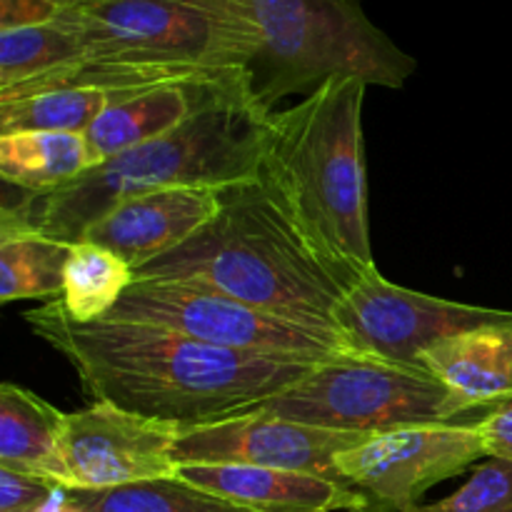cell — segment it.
<instances>
[{
  "instance_id": "1",
  "label": "cell",
  "mask_w": 512,
  "mask_h": 512,
  "mask_svg": "<svg viewBox=\"0 0 512 512\" xmlns=\"http://www.w3.org/2000/svg\"><path fill=\"white\" fill-rule=\"evenodd\" d=\"M25 320L73 365L95 403L180 428L248 413L315 368L218 348L135 320L78 323L60 298L25 313Z\"/></svg>"
},
{
  "instance_id": "2",
  "label": "cell",
  "mask_w": 512,
  "mask_h": 512,
  "mask_svg": "<svg viewBox=\"0 0 512 512\" xmlns=\"http://www.w3.org/2000/svg\"><path fill=\"white\" fill-rule=\"evenodd\" d=\"M360 78H330L300 103L273 110L260 183L278 198L345 288L375 273L368 220Z\"/></svg>"
},
{
  "instance_id": "3",
  "label": "cell",
  "mask_w": 512,
  "mask_h": 512,
  "mask_svg": "<svg viewBox=\"0 0 512 512\" xmlns=\"http://www.w3.org/2000/svg\"><path fill=\"white\" fill-rule=\"evenodd\" d=\"M268 118L250 88L218 95L170 133L95 165L58 193L5 200L0 233L35 230L75 245L115 203L133 195L178 185L223 190L258 180Z\"/></svg>"
},
{
  "instance_id": "4",
  "label": "cell",
  "mask_w": 512,
  "mask_h": 512,
  "mask_svg": "<svg viewBox=\"0 0 512 512\" xmlns=\"http://www.w3.org/2000/svg\"><path fill=\"white\" fill-rule=\"evenodd\" d=\"M223 208L135 280H188L340 340L333 313L348 288L258 180L220 190ZM343 343V340H340Z\"/></svg>"
},
{
  "instance_id": "5",
  "label": "cell",
  "mask_w": 512,
  "mask_h": 512,
  "mask_svg": "<svg viewBox=\"0 0 512 512\" xmlns=\"http://www.w3.org/2000/svg\"><path fill=\"white\" fill-rule=\"evenodd\" d=\"M255 30L248 73L268 113L290 95H310L330 78H360L400 90L418 60L400 50L360 0H240Z\"/></svg>"
},
{
  "instance_id": "6",
  "label": "cell",
  "mask_w": 512,
  "mask_h": 512,
  "mask_svg": "<svg viewBox=\"0 0 512 512\" xmlns=\"http://www.w3.org/2000/svg\"><path fill=\"white\" fill-rule=\"evenodd\" d=\"M53 23L100 63L245 70L255 50L240 0H85Z\"/></svg>"
},
{
  "instance_id": "7",
  "label": "cell",
  "mask_w": 512,
  "mask_h": 512,
  "mask_svg": "<svg viewBox=\"0 0 512 512\" xmlns=\"http://www.w3.org/2000/svg\"><path fill=\"white\" fill-rule=\"evenodd\" d=\"M260 413L338 433L378 435L413 425L453 423L473 413L433 373L343 355L320 363L258 405Z\"/></svg>"
},
{
  "instance_id": "8",
  "label": "cell",
  "mask_w": 512,
  "mask_h": 512,
  "mask_svg": "<svg viewBox=\"0 0 512 512\" xmlns=\"http://www.w3.org/2000/svg\"><path fill=\"white\" fill-rule=\"evenodd\" d=\"M108 318L148 323L218 348L295 363L318 365L348 355L333 335L188 280H135Z\"/></svg>"
},
{
  "instance_id": "9",
  "label": "cell",
  "mask_w": 512,
  "mask_h": 512,
  "mask_svg": "<svg viewBox=\"0 0 512 512\" xmlns=\"http://www.w3.org/2000/svg\"><path fill=\"white\" fill-rule=\"evenodd\" d=\"M510 313L415 293L375 270L345 290L333 323L348 355L430 373L423 365L425 348L455 333L498 323Z\"/></svg>"
},
{
  "instance_id": "10",
  "label": "cell",
  "mask_w": 512,
  "mask_h": 512,
  "mask_svg": "<svg viewBox=\"0 0 512 512\" xmlns=\"http://www.w3.org/2000/svg\"><path fill=\"white\" fill-rule=\"evenodd\" d=\"M485 458L483 443L470 425H413L370 435L338 455V473L358 490L373 512H410L443 480L455 478Z\"/></svg>"
},
{
  "instance_id": "11",
  "label": "cell",
  "mask_w": 512,
  "mask_h": 512,
  "mask_svg": "<svg viewBox=\"0 0 512 512\" xmlns=\"http://www.w3.org/2000/svg\"><path fill=\"white\" fill-rule=\"evenodd\" d=\"M180 425L143 418L110 403L68 413L60 430V463L68 490H108L175 478Z\"/></svg>"
},
{
  "instance_id": "12",
  "label": "cell",
  "mask_w": 512,
  "mask_h": 512,
  "mask_svg": "<svg viewBox=\"0 0 512 512\" xmlns=\"http://www.w3.org/2000/svg\"><path fill=\"white\" fill-rule=\"evenodd\" d=\"M370 435L310 428L293 420L248 410L218 423L180 430L173 448L175 465H253L295 470L343 483L338 455L365 443Z\"/></svg>"
},
{
  "instance_id": "13",
  "label": "cell",
  "mask_w": 512,
  "mask_h": 512,
  "mask_svg": "<svg viewBox=\"0 0 512 512\" xmlns=\"http://www.w3.org/2000/svg\"><path fill=\"white\" fill-rule=\"evenodd\" d=\"M223 208L220 190L200 185L150 190L115 203L83 240L113 250L135 270L180 248Z\"/></svg>"
},
{
  "instance_id": "14",
  "label": "cell",
  "mask_w": 512,
  "mask_h": 512,
  "mask_svg": "<svg viewBox=\"0 0 512 512\" xmlns=\"http://www.w3.org/2000/svg\"><path fill=\"white\" fill-rule=\"evenodd\" d=\"M175 478L253 512L370 510L355 488L295 470L253 465H178Z\"/></svg>"
},
{
  "instance_id": "15",
  "label": "cell",
  "mask_w": 512,
  "mask_h": 512,
  "mask_svg": "<svg viewBox=\"0 0 512 512\" xmlns=\"http://www.w3.org/2000/svg\"><path fill=\"white\" fill-rule=\"evenodd\" d=\"M240 88H250L245 70L198 83H173L143 90L110 105L83 135L100 165L170 133L205 103Z\"/></svg>"
},
{
  "instance_id": "16",
  "label": "cell",
  "mask_w": 512,
  "mask_h": 512,
  "mask_svg": "<svg viewBox=\"0 0 512 512\" xmlns=\"http://www.w3.org/2000/svg\"><path fill=\"white\" fill-rule=\"evenodd\" d=\"M423 365L473 410L495 408L512 395V313L438 340L423 350Z\"/></svg>"
},
{
  "instance_id": "17",
  "label": "cell",
  "mask_w": 512,
  "mask_h": 512,
  "mask_svg": "<svg viewBox=\"0 0 512 512\" xmlns=\"http://www.w3.org/2000/svg\"><path fill=\"white\" fill-rule=\"evenodd\" d=\"M65 413L28 388L0 385V470L30 475L65 488L60 430Z\"/></svg>"
},
{
  "instance_id": "18",
  "label": "cell",
  "mask_w": 512,
  "mask_h": 512,
  "mask_svg": "<svg viewBox=\"0 0 512 512\" xmlns=\"http://www.w3.org/2000/svg\"><path fill=\"white\" fill-rule=\"evenodd\" d=\"M95 165L98 160L80 133L0 135V175L25 193H58Z\"/></svg>"
},
{
  "instance_id": "19",
  "label": "cell",
  "mask_w": 512,
  "mask_h": 512,
  "mask_svg": "<svg viewBox=\"0 0 512 512\" xmlns=\"http://www.w3.org/2000/svg\"><path fill=\"white\" fill-rule=\"evenodd\" d=\"M135 95V93H133ZM130 95L98 88H50L0 98V135L80 133L83 135L110 105Z\"/></svg>"
},
{
  "instance_id": "20",
  "label": "cell",
  "mask_w": 512,
  "mask_h": 512,
  "mask_svg": "<svg viewBox=\"0 0 512 512\" xmlns=\"http://www.w3.org/2000/svg\"><path fill=\"white\" fill-rule=\"evenodd\" d=\"M133 283V268L120 255L98 243L80 240L70 248L60 303L78 323H98L113 313Z\"/></svg>"
},
{
  "instance_id": "21",
  "label": "cell",
  "mask_w": 512,
  "mask_h": 512,
  "mask_svg": "<svg viewBox=\"0 0 512 512\" xmlns=\"http://www.w3.org/2000/svg\"><path fill=\"white\" fill-rule=\"evenodd\" d=\"M70 248V243L35 230L0 233V300H58L63 295Z\"/></svg>"
},
{
  "instance_id": "22",
  "label": "cell",
  "mask_w": 512,
  "mask_h": 512,
  "mask_svg": "<svg viewBox=\"0 0 512 512\" xmlns=\"http://www.w3.org/2000/svg\"><path fill=\"white\" fill-rule=\"evenodd\" d=\"M65 512H253L180 478L143 480L108 490H68Z\"/></svg>"
},
{
  "instance_id": "23",
  "label": "cell",
  "mask_w": 512,
  "mask_h": 512,
  "mask_svg": "<svg viewBox=\"0 0 512 512\" xmlns=\"http://www.w3.org/2000/svg\"><path fill=\"white\" fill-rule=\"evenodd\" d=\"M80 60L83 45L58 23L0 30V93Z\"/></svg>"
},
{
  "instance_id": "24",
  "label": "cell",
  "mask_w": 512,
  "mask_h": 512,
  "mask_svg": "<svg viewBox=\"0 0 512 512\" xmlns=\"http://www.w3.org/2000/svg\"><path fill=\"white\" fill-rule=\"evenodd\" d=\"M410 512H512V460L490 458L458 493Z\"/></svg>"
},
{
  "instance_id": "25",
  "label": "cell",
  "mask_w": 512,
  "mask_h": 512,
  "mask_svg": "<svg viewBox=\"0 0 512 512\" xmlns=\"http://www.w3.org/2000/svg\"><path fill=\"white\" fill-rule=\"evenodd\" d=\"M0 512H65V488L0 470Z\"/></svg>"
},
{
  "instance_id": "26",
  "label": "cell",
  "mask_w": 512,
  "mask_h": 512,
  "mask_svg": "<svg viewBox=\"0 0 512 512\" xmlns=\"http://www.w3.org/2000/svg\"><path fill=\"white\" fill-rule=\"evenodd\" d=\"M485 458L512 460V395L490 408L485 418L475 420Z\"/></svg>"
},
{
  "instance_id": "27",
  "label": "cell",
  "mask_w": 512,
  "mask_h": 512,
  "mask_svg": "<svg viewBox=\"0 0 512 512\" xmlns=\"http://www.w3.org/2000/svg\"><path fill=\"white\" fill-rule=\"evenodd\" d=\"M58 13L60 5L53 0H0V30L53 23Z\"/></svg>"
},
{
  "instance_id": "28",
  "label": "cell",
  "mask_w": 512,
  "mask_h": 512,
  "mask_svg": "<svg viewBox=\"0 0 512 512\" xmlns=\"http://www.w3.org/2000/svg\"><path fill=\"white\" fill-rule=\"evenodd\" d=\"M55 5H60V10L70 8V5H78V3H85V0H53Z\"/></svg>"
},
{
  "instance_id": "29",
  "label": "cell",
  "mask_w": 512,
  "mask_h": 512,
  "mask_svg": "<svg viewBox=\"0 0 512 512\" xmlns=\"http://www.w3.org/2000/svg\"><path fill=\"white\" fill-rule=\"evenodd\" d=\"M340 512H373V510H340Z\"/></svg>"
}]
</instances>
